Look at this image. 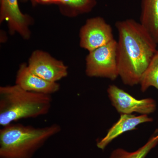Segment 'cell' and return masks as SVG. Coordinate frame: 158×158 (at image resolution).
<instances>
[{"label": "cell", "instance_id": "cell-1", "mask_svg": "<svg viewBox=\"0 0 158 158\" xmlns=\"http://www.w3.org/2000/svg\"><path fill=\"white\" fill-rule=\"evenodd\" d=\"M118 33V76L125 85L135 86L156 52L157 44L140 23L129 19L116 23Z\"/></svg>", "mask_w": 158, "mask_h": 158}, {"label": "cell", "instance_id": "cell-2", "mask_svg": "<svg viewBox=\"0 0 158 158\" xmlns=\"http://www.w3.org/2000/svg\"><path fill=\"white\" fill-rule=\"evenodd\" d=\"M61 130L57 123L43 127L14 123L3 127L0 130V158H31Z\"/></svg>", "mask_w": 158, "mask_h": 158}, {"label": "cell", "instance_id": "cell-3", "mask_svg": "<svg viewBox=\"0 0 158 158\" xmlns=\"http://www.w3.org/2000/svg\"><path fill=\"white\" fill-rule=\"evenodd\" d=\"M51 95L27 91L17 85L0 87V125L2 127L25 118L46 115Z\"/></svg>", "mask_w": 158, "mask_h": 158}, {"label": "cell", "instance_id": "cell-4", "mask_svg": "<svg viewBox=\"0 0 158 158\" xmlns=\"http://www.w3.org/2000/svg\"><path fill=\"white\" fill-rule=\"evenodd\" d=\"M117 46V40L114 39L108 44L89 52L86 59V75L91 77L105 78L112 81L119 77Z\"/></svg>", "mask_w": 158, "mask_h": 158}, {"label": "cell", "instance_id": "cell-5", "mask_svg": "<svg viewBox=\"0 0 158 158\" xmlns=\"http://www.w3.org/2000/svg\"><path fill=\"white\" fill-rule=\"evenodd\" d=\"M80 46L89 51L106 45L114 40L112 27L102 17L86 21L80 31Z\"/></svg>", "mask_w": 158, "mask_h": 158}, {"label": "cell", "instance_id": "cell-6", "mask_svg": "<svg viewBox=\"0 0 158 158\" xmlns=\"http://www.w3.org/2000/svg\"><path fill=\"white\" fill-rule=\"evenodd\" d=\"M107 93L112 105L121 114L137 113L148 115L154 113L156 108V102L153 99H137L115 85L109 86Z\"/></svg>", "mask_w": 158, "mask_h": 158}, {"label": "cell", "instance_id": "cell-7", "mask_svg": "<svg viewBox=\"0 0 158 158\" xmlns=\"http://www.w3.org/2000/svg\"><path fill=\"white\" fill-rule=\"evenodd\" d=\"M27 65L31 72L49 82L57 83L68 75V68L63 62L41 51L33 53Z\"/></svg>", "mask_w": 158, "mask_h": 158}, {"label": "cell", "instance_id": "cell-8", "mask_svg": "<svg viewBox=\"0 0 158 158\" xmlns=\"http://www.w3.org/2000/svg\"><path fill=\"white\" fill-rule=\"evenodd\" d=\"M0 21H6L9 25V30L12 34L17 32L23 38L30 37L29 26L30 17L23 14L20 10L18 0H0Z\"/></svg>", "mask_w": 158, "mask_h": 158}, {"label": "cell", "instance_id": "cell-9", "mask_svg": "<svg viewBox=\"0 0 158 158\" xmlns=\"http://www.w3.org/2000/svg\"><path fill=\"white\" fill-rule=\"evenodd\" d=\"M15 85L27 91L49 95L58 92L60 88L58 83L46 81L31 72L25 64L20 66Z\"/></svg>", "mask_w": 158, "mask_h": 158}, {"label": "cell", "instance_id": "cell-10", "mask_svg": "<svg viewBox=\"0 0 158 158\" xmlns=\"http://www.w3.org/2000/svg\"><path fill=\"white\" fill-rule=\"evenodd\" d=\"M152 121L153 118L148 115L136 116L132 114H121L119 120L110 128L105 137L97 142V146L103 150L113 140L123 133L136 130L139 125Z\"/></svg>", "mask_w": 158, "mask_h": 158}, {"label": "cell", "instance_id": "cell-11", "mask_svg": "<svg viewBox=\"0 0 158 158\" xmlns=\"http://www.w3.org/2000/svg\"><path fill=\"white\" fill-rule=\"evenodd\" d=\"M140 23L158 44V0H141Z\"/></svg>", "mask_w": 158, "mask_h": 158}, {"label": "cell", "instance_id": "cell-12", "mask_svg": "<svg viewBox=\"0 0 158 158\" xmlns=\"http://www.w3.org/2000/svg\"><path fill=\"white\" fill-rule=\"evenodd\" d=\"M96 0H60V10L69 16H77L90 12L97 5Z\"/></svg>", "mask_w": 158, "mask_h": 158}, {"label": "cell", "instance_id": "cell-13", "mask_svg": "<svg viewBox=\"0 0 158 158\" xmlns=\"http://www.w3.org/2000/svg\"><path fill=\"white\" fill-rule=\"evenodd\" d=\"M158 144V131L142 147L135 151L128 152L121 148H116L111 153L109 158H145L151 151Z\"/></svg>", "mask_w": 158, "mask_h": 158}, {"label": "cell", "instance_id": "cell-14", "mask_svg": "<svg viewBox=\"0 0 158 158\" xmlns=\"http://www.w3.org/2000/svg\"><path fill=\"white\" fill-rule=\"evenodd\" d=\"M139 84L142 92L151 87L158 90V50L142 75Z\"/></svg>", "mask_w": 158, "mask_h": 158}, {"label": "cell", "instance_id": "cell-15", "mask_svg": "<svg viewBox=\"0 0 158 158\" xmlns=\"http://www.w3.org/2000/svg\"><path fill=\"white\" fill-rule=\"evenodd\" d=\"M37 3L44 4H53V0H34L33 5H34Z\"/></svg>", "mask_w": 158, "mask_h": 158}, {"label": "cell", "instance_id": "cell-16", "mask_svg": "<svg viewBox=\"0 0 158 158\" xmlns=\"http://www.w3.org/2000/svg\"><path fill=\"white\" fill-rule=\"evenodd\" d=\"M23 1H28V0H23ZM29 1H31V2H32V3H33H33H34V0H29Z\"/></svg>", "mask_w": 158, "mask_h": 158}]
</instances>
